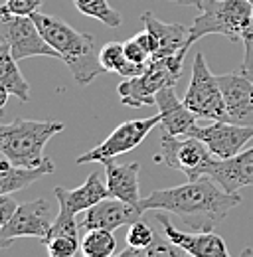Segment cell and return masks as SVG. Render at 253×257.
I'll list each match as a JSON object with an SVG mask.
<instances>
[{"instance_id": "obj_26", "label": "cell", "mask_w": 253, "mask_h": 257, "mask_svg": "<svg viewBox=\"0 0 253 257\" xmlns=\"http://www.w3.org/2000/svg\"><path fill=\"white\" fill-rule=\"evenodd\" d=\"M155 231L151 229V225L143 220H137L129 225L126 229V245L131 247H139V249H147L149 245H153L155 241Z\"/></svg>"}, {"instance_id": "obj_18", "label": "cell", "mask_w": 253, "mask_h": 257, "mask_svg": "<svg viewBox=\"0 0 253 257\" xmlns=\"http://www.w3.org/2000/svg\"><path fill=\"white\" fill-rule=\"evenodd\" d=\"M101 164L105 166L109 196L119 198V200L129 202L139 208V204L143 200L141 192H139V170H141L139 162L121 164V162H115V159H109V161H103Z\"/></svg>"}, {"instance_id": "obj_31", "label": "cell", "mask_w": 253, "mask_h": 257, "mask_svg": "<svg viewBox=\"0 0 253 257\" xmlns=\"http://www.w3.org/2000/svg\"><path fill=\"white\" fill-rule=\"evenodd\" d=\"M243 46H245V58L241 69H253V32L243 38Z\"/></svg>"}, {"instance_id": "obj_23", "label": "cell", "mask_w": 253, "mask_h": 257, "mask_svg": "<svg viewBox=\"0 0 253 257\" xmlns=\"http://www.w3.org/2000/svg\"><path fill=\"white\" fill-rule=\"evenodd\" d=\"M117 249V241L113 231L109 229H87L81 239V255L83 257H113Z\"/></svg>"}, {"instance_id": "obj_6", "label": "cell", "mask_w": 253, "mask_h": 257, "mask_svg": "<svg viewBox=\"0 0 253 257\" xmlns=\"http://www.w3.org/2000/svg\"><path fill=\"white\" fill-rule=\"evenodd\" d=\"M182 101L198 119L227 121V109H225L218 75L210 71L204 54L194 56L190 85Z\"/></svg>"}, {"instance_id": "obj_13", "label": "cell", "mask_w": 253, "mask_h": 257, "mask_svg": "<svg viewBox=\"0 0 253 257\" xmlns=\"http://www.w3.org/2000/svg\"><path fill=\"white\" fill-rule=\"evenodd\" d=\"M225 109H227V121L237 125L253 127V81L243 73H225L218 75Z\"/></svg>"}, {"instance_id": "obj_2", "label": "cell", "mask_w": 253, "mask_h": 257, "mask_svg": "<svg viewBox=\"0 0 253 257\" xmlns=\"http://www.w3.org/2000/svg\"><path fill=\"white\" fill-rule=\"evenodd\" d=\"M32 18L38 24L44 40L60 54V60L69 67L73 79L79 85H89L99 75L107 73L99 60L101 48L97 46L95 36L79 32L62 18L44 14L40 10L34 12Z\"/></svg>"}, {"instance_id": "obj_16", "label": "cell", "mask_w": 253, "mask_h": 257, "mask_svg": "<svg viewBox=\"0 0 253 257\" xmlns=\"http://www.w3.org/2000/svg\"><path fill=\"white\" fill-rule=\"evenodd\" d=\"M56 198L60 204V212L67 214V216H77L79 212H87L89 208H93L95 204H99L101 200L109 198V188L107 182L101 180V174L95 170L87 176V180L73 190H67L58 186L56 190Z\"/></svg>"}, {"instance_id": "obj_15", "label": "cell", "mask_w": 253, "mask_h": 257, "mask_svg": "<svg viewBox=\"0 0 253 257\" xmlns=\"http://www.w3.org/2000/svg\"><path fill=\"white\" fill-rule=\"evenodd\" d=\"M141 216H143V212L137 206L109 196V198L101 200L99 204H95L93 208H89L85 212L81 227L83 229H109V231H115L117 227L131 225L133 222L141 220Z\"/></svg>"}, {"instance_id": "obj_4", "label": "cell", "mask_w": 253, "mask_h": 257, "mask_svg": "<svg viewBox=\"0 0 253 257\" xmlns=\"http://www.w3.org/2000/svg\"><path fill=\"white\" fill-rule=\"evenodd\" d=\"M202 12L190 24L184 50L204 36L220 34L231 42H243L253 32V4L249 0H206Z\"/></svg>"}, {"instance_id": "obj_1", "label": "cell", "mask_w": 253, "mask_h": 257, "mask_svg": "<svg viewBox=\"0 0 253 257\" xmlns=\"http://www.w3.org/2000/svg\"><path fill=\"white\" fill-rule=\"evenodd\" d=\"M241 204V196L225 192L220 184L202 176L186 184L155 190L141 200V212H166L180 218L194 231H212L225 216Z\"/></svg>"}, {"instance_id": "obj_9", "label": "cell", "mask_w": 253, "mask_h": 257, "mask_svg": "<svg viewBox=\"0 0 253 257\" xmlns=\"http://www.w3.org/2000/svg\"><path fill=\"white\" fill-rule=\"evenodd\" d=\"M160 125V115L149 117V119H135V121H126L123 125L115 128L101 145H97L91 151H85L83 155L77 157V164H85V162H103L109 159H115L119 155H125L129 151H133L135 147H139L147 135L153 128Z\"/></svg>"}, {"instance_id": "obj_37", "label": "cell", "mask_w": 253, "mask_h": 257, "mask_svg": "<svg viewBox=\"0 0 253 257\" xmlns=\"http://www.w3.org/2000/svg\"><path fill=\"white\" fill-rule=\"evenodd\" d=\"M196 2V8H202L204 6V0H194Z\"/></svg>"}, {"instance_id": "obj_35", "label": "cell", "mask_w": 253, "mask_h": 257, "mask_svg": "<svg viewBox=\"0 0 253 257\" xmlns=\"http://www.w3.org/2000/svg\"><path fill=\"white\" fill-rule=\"evenodd\" d=\"M170 2L180 4V6H196V2H194V0H170Z\"/></svg>"}, {"instance_id": "obj_12", "label": "cell", "mask_w": 253, "mask_h": 257, "mask_svg": "<svg viewBox=\"0 0 253 257\" xmlns=\"http://www.w3.org/2000/svg\"><path fill=\"white\" fill-rule=\"evenodd\" d=\"M157 222L162 225V233L176 245H180L192 257H231L225 241L214 231H180L170 224L166 214L157 212ZM239 257H253V249L247 247Z\"/></svg>"}, {"instance_id": "obj_40", "label": "cell", "mask_w": 253, "mask_h": 257, "mask_svg": "<svg viewBox=\"0 0 253 257\" xmlns=\"http://www.w3.org/2000/svg\"><path fill=\"white\" fill-rule=\"evenodd\" d=\"M204 2H206V0H204Z\"/></svg>"}, {"instance_id": "obj_30", "label": "cell", "mask_w": 253, "mask_h": 257, "mask_svg": "<svg viewBox=\"0 0 253 257\" xmlns=\"http://www.w3.org/2000/svg\"><path fill=\"white\" fill-rule=\"evenodd\" d=\"M16 208H18V204L10 194H2L0 196V229L10 222V218L16 212Z\"/></svg>"}, {"instance_id": "obj_11", "label": "cell", "mask_w": 253, "mask_h": 257, "mask_svg": "<svg viewBox=\"0 0 253 257\" xmlns=\"http://www.w3.org/2000/svg\"><path fill=\"white\" fill-rule=\"evenodd\" d=\"M54 216H52V204L48 198H36L32 202L20 204L16 208V212L12 214L10 222L2 227V233L10 239H18V237H34L44 241L46 235L50 233L52 224H54Z\"/></svg>"}, {"instance_id": "obj_39", "label": "cell", "mask_w": 253, "mask_h": 257, "mask_svg": "<svg viewBox=\"0 0 253 257\" xmlns=\"http://www.w3.org/2000/svg\"><path fill=\"white\" fill-rule=\"evenodd\" d=\"M71 2H75V0H71Z\"/></svg>"}, {"instance_id": "obj_21", "label": "cell", "mask_w": 253, "mask_h": 257, "mask_svg": "<svg viewBox=\"0 0 253 257\" xmlns=\"http://www.w3.org/2000/svg\"><path fill=\"white\" fill-rule=\"evenodd\" d=\"M54 170H56V166L52 161H46L42 166H36V168H24V166L12 164L2 157L0 159V196L18 192V190L34 184L36 180H40L42 176L52 174Z\"/></svg>"}, {"instance_id": "obj_36", "label": "cell", "mask_w": 253, "mask_h": 257, "mask_svg": "<svg viewBox=\"0 0 253 257\" xmlns=\"http://www.w3.org/2000/svg\"><path fill=\"white\" fill-rule=\"evenodd\" d=\"M241 71H243V73H245V75L253 81V69H241Z\"/></svg>"}, {"instance_id": "obj_25", "label": "cell", "mask_w": 253, "mask_h": 257, "mask_svg": "<svg viewBox=\"0 0 253 257\" xmlns=\"http://www.w3.org/2000/svg\"><path fill=\"white\" fill-rule=\"evenodd\" d=\"M99 60H101V65L107 73H121L129 62L125 56V44L107 42L99 52Z\"/></svg>"}, {"instance_id": "obj_14", "label": "cell", "mask_w": 253, "mask_h": 257, "mask_svg": "<svg viewBox=\"0 0 253 257\" xmlns=\"http://www.w3.org/2000/svg\"><path fill=\"white\" fill-rule=\"evenodd\" d=\"M206 176L214 178L225 192L235 194L245 186H253V147L237 153L231 159H216L210 162Z\"/></svg>"}, {"instance_id": "obj_7", "label": "cell", "mask_w": 253, "mask_h": 257, "mask_svg": "<svg viewBox=\"0 0 253 257\" xmlns=\"http://www.w3.org/2000/svg\"><path fill=\"white\" fill-rule=\"evenodd\" d=\"M0 42L8 46L16 62L28 60L34 56H46L60 60V54L44 40L38 24L32 16H14L4 4L0 6Z\"/></svg>"}, {"instance_id": "obj_3", "label": "cell", "mask_w": 253, "mask_h": 257, "mask_svg": "<svg viewBox=\"0 0 253 257\" xmlns=\"http://www.w3.org/2000/svg\"><path fill=\"white\" fill-rule=\"evenodd\" d=\"M63 128V123L58 121L16 119L12 123H0V155L16 166H42L48 161L44 157L48 141Z\"/></svg>"}, {"instance_id": "obj_27", "label": "cell", "mask_w": 253, "mask_h": 257, "mask_svg": "<svg viewBox=\"0 0 253 257\" xmlns=\"http://www.w3.org/2000/svg\"><path fill=\"white\" fill-rule=\"evenodd\" d=\"M147 255L149 257H188V253H186L180 245L172 243V241L164 235V237H155L153 245L147 247Z\"/></svg>"}, {"instance_id": "obj_10", "label": "cell", "mask_w": 253, "mask_h": 257, "mask_svg": "<svg viewBox=\"0 0 253 257\" xmlns=\"http://www.w3.org/2000/svg\"><path fill=\"white\" fill-rule=\"evenodd\" d=\"M188 137L200 139L216 159H231L253 139V127L229 121H212L206 127L196 125Z\"/></svg>"}, {"instance_id": "obj_17", "label": "cell", "mask_w": 253, "mask_h": 257, "mask_svg": "<svg viewBox=\"0 0 253 257\" xmlns=\"http://www.w3.org/2000/svg\"><path fill=\"white\" fill-rule=\"evenodd\" d=\"M157 107L160 115V127L162 131L176 135V137H188L192 128L198 125V117L176 97L174 87H164L157 93Z\"/></svg>"}, {"instance_id": "obj_28", "label": "cell", "mask_w": 253, "mask_h": 257, "mask_svg": "<svg viewBox=\"0 0 253 257\" xmlns=\"http://www.w3.org/2000/svg\"><path fill=\"white\" fill-rule=\"evenodd\" d=\"M44 0H6L4 8L14 16H32L40 10Z\"/></svg>"}, {"instance_id": "obj_29", "label": "cell", "mask_w": 253, "mask_h": 257, "mask_svg": "<svg viewBox=\"0 0 253 257\" xmlns=\"http://www.w3.org/2000/svg\"><path fill=\"white\" fill-rule=\"evenodd\" d=\"M125 56L129 62H135V64H149V60H151V54L137 42L135 36L125 42Z\"/></svg>"}, {"instance_id": "obj_20", "label": "cell", "mask_w": 253, "mask_h": 257, "mask_svg": "<svg viewBox=\"0 0 253 257\" xmlns=\"http://www.w3.org/2000/svg\"><path fill=\"white\" fill-rule=\"evenodd\" d=\"M77 220L75 216H67L58 212L50 233L42 241L46 245L48 257H75L81 249L79 239H77Z\"/></svg>"}, {"instance_id": "obj_32", "label": "cell", "mask_w": 253, "mask_h": 257, "mask_svg": "<svg viewBox=\"0 0 253 257\" xmlns=\"http://www.w3.org/2000/svg\"><path fill=\"white\" fill-rule=\"evenodd\" d=\"M113 257H149L147 255V249H139V247H126V249H123L121 253H117V255Z\"/></svg>"}, {"instance_id": "obj_22", "label": "cell", "mask_w": 253, "mask_h": 257, "mask_svg": "<svg viewBox=\"0 0 253 257\" xmlns=\"http://www.w3.org/2000/svg\"><path fill=\"white\" fill-rule=\"evenodd\" d=\"M0 85L8 89V93L22 103L30 101V85L18 69V62L10 54L8 46L0 42Z\"/></svg>"}, {"instance_id": "obj_5", "label": "cell", "mask_w": 253, "mask_h": 257, "mask_svg": "<svg viewBox=\"0 0 253 257\" xmlns=\"http://www.w3.org/2000/svg\"><path fill=\"white\" fill-rule=\"evenodd\" d=\"M182 52L168 58H151L145 73L137 77H125L119 85V97L126 107L141 109L157 105V93L164 87H174L182 75L184 64Z\"/></svg>"}, {"instance_id": "obj_24", "label": "cell", "mask_w": 253, "mask_h": 257, "mask_svg": "<svg viewBox=\"0 0 253 257\" xmlns=\"http://www.w3.org/2000/svg\"><path fill=\"white\" fill-rule=\"evenodd\" d=\"M73 4L81 14L97 18L109 28H119L123 24V16L107 0H75Z\"/></svg>"}, {"instance_id": "obj_33", "label": "cell", "mask_w": 253, "mask_h": 257, "mask_svg": "<svg viewBox=\"0 0 253 257\" xmlns=\"http://www.w3.org/2000/svg\"><path fill=\"white\" fill-rule=\"evenodd\" d=\"M8 97H10V93H8V89L0 85V111H2L4 107H6V103H8Z\"/></svg>"}, {"instance_id": "obj_34", "label": "cell", "mask_w": 253, "mask_h": 257, "mask_svg": "<svg viewBox=\"0 0 253 257\" xmlns=\"http://www.w3.org/2000/svg\"><path fill=\"white\" fill-rule=\"evenodd\" d=\"M12 243H14V239L6 237V235L2 233V229H0V249H8V247H10Z\"/></svg>"}, {"instance_id": "obj_8", "label": "cell", "mask_w": 253, "mask_h": 257, "mask_svg": "<svg viewBox=\"0 0 253 257\" xmlns=\"http://www.w3.org/2000/svg\"><path fill=\"white\" fill-rule=\"evenodd\" d=\"M158 161L174 170H180L188 180H198L206 176L214 155L196 137H176L162 131Z\"/></svg>"}, {"instance_id": "obj_19", "label": "cell", "mask_w": 253, "mask_h": 257, "mask_svg": "<svg viewBox=\"0 0 253 257\" xmlns=\"http://www.w3.org/2000/svg\"><path fill=\"white\" fill-rule=\"evenodd\" d=\"M141 22L157 40V52H155L153 58H168V56H174L178 52L188 54L184 50V46H186V40H188L190 28H186L184 24L162 22L153 12H143Z\"/></svg>"}, {"instance_id": "obj_38", "label": "cell", "mask_w": 253, "mask_h": 257, "mask_svg": "<svg viewBox=\"0 0 253 257\" xmlns=\"http://www.w3.org/2000/svg\"><path fill=\"white\" fill-rule=\"evenodd\" d=\"M249 2H251V4H253V0H249Z\"/></svg>"}]
</instances>
